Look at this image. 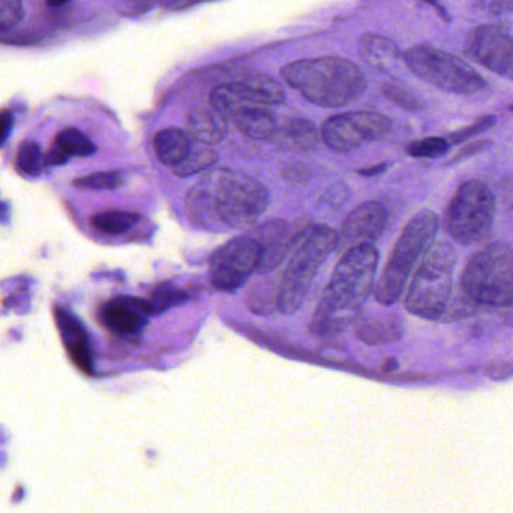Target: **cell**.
<instances>
[{"label":"cell","instance_id":"obj_31","mask_svg":"<svg viewBox=\"0 0 513 513\" xmlns=\"http://www.w3.org/2000/svg\"><path fill=\"white\" fill-rule=\"evenodd\" d=\"M278 290L273 291L269 284H258L249 291L248 306L257 314H270L276 308Z\"/></svg>","mask_w":513,"mask_h":513},{"label":"cell","instance_id":"obj_39","mask_svg":"<svg viewBox=\"0 0 513 513\" xmlns=\"http://www.w3.org/2000/svg\"><path fill=\"white\" fill-rule=\"evenodd\" d=\"M384 168H386V165H375V167L366 168V170H360V174H362V176H375V174H380Z\"/></svg>","mask_w":513,"mask_h":513},{"label":"cell","instance_id":"obj_28","mask_svg":"<svg viewBox=\"0 0 513 513\" xmlns=\"http://www.w3.org/2000/svg\"><path fill=\"white\" fill-rule=\"evenodd\" d=\"M123 183H125V177L120 171H98L74 180L77 188L92 189V191H111V189L120 188Z\"/></svg>","mask_w":513,"mask_h":513},{"label":"cell","instance_id":"obj_22","mask_svg":"<svg viewBox=\"0 0 513 513\" xmlns=\"http://www.w3.org/2000/svg\"><path fill=\"white\" fill-rule=\"evenodd\" d=\"M282 135L293 149L299 150L315 149L321 138L317 126L308 119L288 120L282 128Z\"/></svg>","mask_w":513,"mask_h":513},{"label":"cell","instance_id":"obj_41","mask_svg":"<svg viewBox=\"0 0 513 513\" xmlns=\"http://www.w3.org/2000/svg\"><path fill=\"white\" fill-rule=\"evenodd\" d=\"M510 111H513V104L510 105Z\"/></svg>","mask_w":513,"mask_h":513},{"label":"cell","instance_id":"obj_14","mask_svg":"<svg viewBox=\"0 0 513 513\" xmlns=\"http://www.w3.org/2000/svg\"><path fill=\"white\" fill-rule=\"evenodd\" d=\"M152 317L147 300L134 296H117L99 309L101 323L123 338H137Z\"/></svg>","mask_w":513,"mask_h":513},{"label":"cell","instance_id":"obj_8","mask_svg":"<svg viewBox=\"0 0 513 513\" xmlns=\"http://www.w3.org/2000/svg\"><path fill=\"white\" fill-rule=\"evenodd\" d=\"M495 198L480 180H467L456 189L444 213V228L455 242L470 246L483 242L491 233Z\"/></svg>","mask_w":513,"mask_h":513},{"label":"cell","instance_id":"obj_17","mask_svg":"<svg viewBox=\"0 0 513 513\" xmlns=\"http://www.w3.org/2000/svg\"><path fill=\"white\" fill-rule=\"evenodd\" d=\"M54 315H56L57 326H59L63 344H65L72 362L84 374H92L93 362L92 356H90L89 342H87L89 339H87L86 330L81 326L80 321L74 315L66 312L65 309H56Z\"/></svg>","mask_w":513,"mask_h":513},{"label":"cell","instance_id":"obj_7","mask_svg":"<svg viewBox=\"0 0 513 513\" xmlns=\"http://www.w3.org/2000/svg\"><path fill=\"white\" fill-rule=\"evenodd\" d=\"M455 266L456 252L449 243L432 245L407 285V311L423 320H441L450 305Z\"/></svg>","mask_w":513,"mask_h":513},{"label":"cell","instance_id":"obj_36","mask_svg":"<svg viewBox=\"0 0 513 513\" xmlns=\"http://www.w3.org/2000/svg\"><path fill=\"white\" fill-rule=\"evenodd\" d=\"M488 146H491V141L483 140L477 141V143L468 144L467 147H464V149L459 150L458 155H456L455 158L452 159V162H459L462 161V159L470 158V156L482 152V150H485Z\"/></svg>","mask_w":513,"mask_h":513},{"label":"cell","instance_id":"obj_6","mask_svg":"<svg viewBox=\"0 0 513 513\" xmlns=\"http://www.w3.org/2000/svg\"><path fill=\"white\" fill-rule=\"evenodd\" d=\"M438 225V216L431 210H422L405 225L380 279L375 284L377 302L390 306L401 299L414 270L434 243Z\"/></svg>","mask_w":513,"mask_h":513},{"label":"cell","instance_id":"obj_16","mask_svg":"<svg viewBox=\"0 0 513 513\" xmlns=\"http://www.w3.org/2000/svg\"><path fill=\"white\" fill-rule=\"evenodd\" d=\"M357 339L366 345H387L404 336V321L393 312H369L356 320Z\"/></svg>","mask_w":513,"mask_h":513},{"label":"cell","instance_id":"obj_5","mask_svg":"<svg viewBox=\"0 0 513 513\" xmlns=\"http://www.w3.org/2000/svg\"><path fill=\"white\" fill-rule=\"evenodd\" d=\"M338 233L329 225L303 228L288 255L276 296V309L294 314L305 302L312 282L326 258L336 249Z\"/></svg>","mask_w":513,"mask_h":513},{"label":"cell","instance_id":"obj_24","mask_svg":"<svg viewBox=\"0 0 513 513\" xmlns=\"http://www.w3.org/2000/svg\"><path fill=\"white\" fill-rule=\"evenodd\" d=\"M140 222V215L128 210H107L93 216L92 225L95 230L105 234H123Z\"/></svg>","mask_w":513,"mask_h":513},{"label":"cell","instance_id":"obj_30","mask_svg":"<svg viewBox=\"0 0 513 513\" xmlns=\"http://www.w3.org/2000/svg\"><path fill=\"white\" fill-rule=\"evenodd\" d=\"M449 150V141L443 137H428L408 144L407 153L413 158L435 159Z\"/></svg>","mask_w":513,"mask_h":513},{"label":"cell","instance_id":"obj_21","mask_svg":"<svg viewBox=\"0 0 513 513\" xmlns=\"http://www.w3.org/2000/svg\"><path fill=\"white\" fill-rule=\"evenodd\" d=\"M231 122L240 134L249 138L273 137L276 134L275 114L267 107H249L231 117Z\"/></svg>","mask_w":513,"mask_h":513},{"label":"cell","instance_id":"obj_10","mask_svg":"<svg viewBox=\"0 0 513 513\" xmlns=\"http://www.w3.org/2000/svg\"><path fill=\"white\" fill-rule=\"evenodd\" d=\"M260 261L261 246L252 234L234 237L210 257V282L219 291L237 290L258 272Z\"/></svg>","mask_w":513,"mask_h":513},{"label":"cell","instance_id":"obj_33","mask_svg":"<svg viewBox=\"0 0 513 513\" xmlns=\"http://www.w3.org/2000/svg\"><path fill=\"white\" fill-rule=\"evenodd\" d=\"M24 17L21 0H0V29L17 26Z\"/></svg>","mask_w":513,"mask_h":513},{"label":"cell","instance_id":"obj_15","mask_svg":"<svg viewBox=\"0 0 513 513\" xmlns=\"http://www.w3.org/2000/svg\"><path fill=\"white\" fill-rule=\"evenodd\" d=\"M300 231L294 230L288 222L275 219L254 231L252 236L261 246V261L258 272L267 273L275 270L285 257L290 255Z\"/></svg>","mask_w":513,"mask_h":513},{"label":"cell","instance_id":"obj_2","mask_svg":"<svg viewBox=\"0 0 513 513\" xmlns=\"http://www.w3.org/2000/svg\"><path fill=\"white\" fill-rule=\"evenodd\" d=\"M378 251L362 245L342 254L311 320V332L327 338L344 332L362 314L363 303L375 288Z\"/></svg>","mask_w":513,"mask_h":513},{"label":"cell","instance_id":"obj_26","mask_svg":"<svg viewBox=\"0 0 513 513\" xmlns=\"http://www.w3.org/2000/svg\"><path fill=\"white\" fill-rule=\"evenodd\" d=\"M363 56L375 66L389 65L398 57L396 45L383 36L366 35L360 44Z\"/></svg>","mask_w":513,"mask_h":513},{"label":"cell","instance_id":"obj_35","mask_svg":"<svg viewBox=\"0 0 513 513\" xmlns=\"http://www.w3.org/2000/svg\"><path fill=\"white\" fill-rule=\"evenodd\" d=\"M155 2L156 0H114L120 14L126 15V17L144 14L155 5Z\"/></svg>","mask_w":513,"mask_h":513},{"label":"cell","instance_id":"obj_25","mask_svg":"<svg viewBox=\"0 0 513 513\" xmlns=\"http://www.w3.org/2000/svg\"><path fill=\"white\" fill-rule=\"evenodd\" d=\"M54 144L60 147L66 155L80 156V158H87V156L95 155L96 146L86 134L77 128H65L56 135Z\"/></svg>","mask_w":513,"mask_h":513},{"label":"cell","instance_id":"obj_23","mask_svg":"<svg viewBox=\"0 0 513 513\" xmlns=\"http://www.w3.org/2000/svg\"><path fill=\"white\" fill-rule=\"evenodd\" d=\"M189 294H191L189 291L177 287L173 282H161V284L156 285L150 291L147 303H149L152 315H159L162 312L168 311V309L174 308V306L188 302Z\"/></svg>","mask_w":513,"mask_h":513},{"label":"cell","instance_id":"obj_38","mask_svg":"<svg viewBox=\"0 0 513 513\" xmlns=\"http://www.w3.org/2000/svg\"><path fill=\"white\" fill-rule=\"evenodd\" d=\"M12 123H14V117L9 113L8 110L0 111V146L5 143L8 138L9 131H11Z\"/></svg>","mask_w":513,"mask_h":513},{"label":"cell","instance_id":"obj_9","mask_svg":"<svg viewBox=\"0 0 513 513\" xmlns=\"http://www.w3.org/2000/svg\"><path fill=\"white\" fill-rule=\"evenodd\" d=\"M405 65L426 83L456 93L474 95L482 92L486 81L459 57L429 45H414L404 53Z\"/></svg>","mask_w":513,"mask_h":513},{"label":"cell","instance_id":"obj_27","mask_svg":"<svg viewBox=\"0 0 513 513\" xmlns=\"http://www.w3.org/2000/svg\"><path fill=\"white\" fill-rule=\"evenodd\" d=\"M216 159H218V155L215 150L209 149V147H198V149H191L189 155L171 170L179 177L194 176V174L212 167Z\"/></svg>","mask_w":513,"mask_h":513},{"label":"cell","instance_id":"obj_3","mask_svg":"<svg viewBox=\"0 0 513 513\" xmlns=\"http://www.w3.org/2000/svg\"><path fill=\"white\" fill-rule=\"evenodd\" d=\"M281 77L303 98L326 108L351 104L366 89L359 66L344 57L296 60L281 69Z\"/></svg>","mask_w":513,"mask_h":513},{"label":"cell","instance_id":"obj_13","mask_svg":"<svg viewBox=\"0 0 513 513\" xmlns=\"http://www.w3.org/2000/svg\"><path fill=\"white\" fill-rule=\"evenodd\" d=\"M387 222V210L378 201H365L359 204L344 219L338 233L336 249L344 252L362 245H372L383 233Z\"/></svg>","mask_w":513,"mask_h":513},{"label":"cell","instance_id":"obj_18","mask_svg":"<svg viewBox=\"0 0 513 513\" xmlns=\"http://www.w3.org/2000/svg\"><path fill=\"white\" fill-rule=\"evenodd\" d=\"M234 90L239 98L251 107H272L285 101L284 87L275 78L264 74H251L234 81Z\"/></svg>","mask_w":513,"mask_h":513},{"label":"cell","instance_id":"obj_11","mask_svg":"<svg viewBox=\"0 0 513 513\" xmlns=\"http://www.w3.org/2000/svg\"><path fill=\"white\" fill-rule=\"evenodd\" d=\"M392 128L389 117L377 111H353L329 117L321 126V140L333 152L344 153L357 149L366 141L387 135Z\"/></svg>","mask_w":513,"mask_h":513},{"label":"cell","instance_id":"obj_40","mask_svg":"<svg viewBox=\"0 0 513 513\" xmlns=\"http://www.w3.org/2000/svg\"><path fill=\"white\" fill-rule=\"evenodd\" d=\"M69 0H47V5L51 6V8H57V6L65 5Z\"/></svg>","mask_w":513,"mask_h":513},{"label":"cell","instance_id":"obj_12","mask_svg":"<svg viewBox=\"0 0 513 513\" xmlns=\"http://www.w3.org/2000/svg\"><path fill=\"white\" fill-rule=\"evenodd\" d=\"M465 54L483 68L513 80V36L503 27H474L465 38Z\"/></svg>","mask_w":513,"mask_h":513},{"label":"cell","instance_id":"obj_4","mask_svg":"<svg viewBox=\"0 0 513 513\" xmlns=\"http://www.w3.org/2000/svg\"><path fill=\"white\" fill-rule=\"evenodd\" d=\"M459 297L474 311L513 306V251L506 243L483 246L465 264Z\"/></svg>","mask_w":513,"mask_h":513},{"label":"cell","instance_id":"obj_37","mask_svg":"<svg viewBox=\"0 0 513 513\" xmlns=\"http://www.w3.org/2000/svg\"><path fill=\"white\" fill-rule=\"evenodd\" d=\"M45 159H47L48 164L50 165H63L69 161V156L60 149L57 144H51L50 149L47 150V155H45Z\"/></svg>","mask_w":513,"mask_h":513},{"label":"cell","instance_id":"obj_29","mask_svg":"<svg viewBox=\"0 0 513 513\" xmlns=\"http://www.w3.org/2000/svg\"><path fill=\"white\" fill-rule=\"evenodd\" d=\"M42 150L36 141L27 140L17 152V168L26 176H35L42 170Z\"/></svg>","mask_w":513,"mask_h":513},{"label":"cell","instance_id":"obj_19","mask_svg":"<svg viewBox=\"0 0 513 513\" xmlns=\"http://www.w3.org/2000/svg\"><path fill=\"white\" fill-rule=\"evenodd\" d=\"M192 149V140L185 129L170 126L156 132L153 137V150L161 164L173 168L189 155Z\"/></svg>","mask_w":513,"mask_h":513},{"label":"cell","instance_id":"obj_34","mask_svg":"<svg viewBox=\"0 0 513 513\" xmlns=\"http://www.w3.org/2000/svg\"><path fill=\"white\" fill-rule=\"evenodd\" d=\"M494 123V116L482 117V119L476 120L473 125L467 126V128L459 129V131L450 134L449 141L452 144L462 143V141L468 140V138L471 137H476V135L485 132L486 129L492 128Z\"/></svg>","mask_w":513,"mask_h":513},{"label":"cell","instance_id":"obj_20","mask_svg":"<svg viewBox=\"0 0 513 513\" xmlns=\"http://www.w3.org/2000/svg\"><path fill=\"white\" fill-rule=\"evenodd\" d=\"M227 131V119L213 108H197L189 113L186 132L197 143H218L227 135Z\"/></svg>","mask_w":513,"mask_h":513},{"label":"cell","instance_id":"obj_32","mask_svg":"<svg viewBox=\"0 0 513 513\" xmlns=\"http://www.w3.org/2000/svg\"><path fill=\"white\" fill-rule=\"evenodd\" d=\"M383 95L386 96L390 102L398 105V107L404 108V110L419 111L423 108L422 101H420L417 96L408 92L405 87L396 86V84H386V86L383 87Z\"/></svg>","mask_w":513,"mask_h":513},{"label":"cell","instance_id":"obj_1","mask_svg":"<svg viewBox=\"0 0 513 513\" xmlns=\"http://www.w3.org/2000/svg\"><path fill=\"white\" fill-rule=\"evenodd\" d=\"M269 204L266 186L242 171L221 168L204 174L186 195L189 216L204 228H246Z\"/></svg>","mask_w":513,"mask_h":513}]
</instances>
